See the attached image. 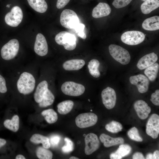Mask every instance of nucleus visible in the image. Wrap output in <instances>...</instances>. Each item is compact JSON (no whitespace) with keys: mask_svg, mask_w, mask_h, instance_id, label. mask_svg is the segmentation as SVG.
Returning <instances> with one entry per match:
<instances>
[{"mask_svg":"<svg viewBox=\"0 0 159 159\" xmlns=\"http://www.w3.org/2000/svg\"><path fill=\"white\" fill-rule=\"evenodd\" d=\"M97 116L92 112L83 113L78 115L76 118L75 122L77 126L81 128L93 126L97 123Z\"/></svg>","mask_w":159,"mask_h":159,"instance_id":"nucleus-9","label":"nucleus"},{"mask_svg":"<svg viewBox=\"0 0 159 159\" xmlns=\"http://www.w3.org/2000/svg\"><path fill=\"white\" fill-rule=\"evenodd\" d=\"M19 48V43L18 40L12 39L4 44L1 48V58L7 62L11 68L19 65L15 59L18 55Z\"/></svg>","mask_w":159,"mask_h":159,"instance_id":"nucleus-2","label":"nucleus"},{"mask_svg":"<svg viewBox=\"0 0 159 159\" xmlns=\"http://www.w3.org/2000/svg\"><path fill=\"white\" fill-rule=\"evenodd\" d=\"M102 102L105 107L108 109H111L115 107L116 100V95L115 90L108 87L101 92Z\"/></svg>","mask_w":159,"mask_h":159,"instance_id":"nucleus-12","label":"nucleus"},{"mask_svg":"<svg viewBox=\"0 0 159 159\" xmlns=\"http://www.w3.org/2000/svg\"><path fill=\"white\" fill-rule=\"evenodd\" d=\"M6 7L7 8H9L10 7V5L9 4H7L6 6Z\"/></svg>","mask_w":159,"mask_h":159,"instance_id":"nucleus-48","label":"nucleus"},{"mask_svg":"<svg viewBox=\"0 0 159 159\" xmlns=\"http://www.w3.org/2000/svg\"><path fill=\"white\" fill-rule=\"evenodd\" d=\"M130 83L135 85L138 92L142 93L146 92L149 89V81L148 78L142 74L131 76L129 79Z\"/></svg>","mask_w":159,"mask_h":159,"instance_id":"nucleus-13","label":"nucleus"},{"mask_svg":"<svg viewBox=\"0 0 159 159\" xmlns=\"http://www.w3.org/2000/svg\"><path fill=\"white\" fill-rule=\"evenodd\" d=\"M6 141L4 139L0 138V148L6 144Z\"/></svg>","mask_w":159,"mask_h":159,"instance_id":"nucleus-44","label":"nucleus"},{"mask_svg":"<svg viewBox=\"0 0 159 159\" xmlns=\"http://www.w3.org/2000/svg\"><path fill=\"white\" fill-rule=\"evenodd\" d=\"M85 28V25L84 24L79 23L74 29L78 36L83 39H85L87 37L84 31Z\"/></svg>","mask_w":159,"mask_h":159,"instance_id":"nucleus-37","label":"nucleus"},{"mask_svg":"<svg viewBox=\"0 0 159 159\" xmlns=\"http://www.w3.org/2000/svg\"><path fill=\"white\" fill-rule=\"evenodd\" d=\"M134 107L138 117L142 120L147 118L151 111V108L142 100L136 101L134 104Z\"/></svg>","mask_w":159,"mask_h":159,"instance_id":"nucleus-16","label":"nucleus"},{"mask_svg":"<svg viewBox=\"0 0 159 159\" xmlns=\"http://www.w3.org/2000/svg\"><path fill=\"white\" fill-rule=\"evenodd\" d=\"M132 0H114L112 5L115 8L119 9L124 7L129 4Z\"/></svg>","mask_w":159,"mask_h":159,"instance_id":"nucleus-38","label":"nucleus"},{"mask_svg":"<svg viewBox=\"0 0 159 159\" xmlns=\"http://www.w3.org/2000/svg\"><path fill=\"white\" fill-rule=\"evenodd\" d=\"M60 137L58 135H54L51 137L49 140L50 144L53 147L57 146L60 140Z\"/></svg>","mask_w":159,"mask_h":159,"instance_id":"nucleus-40","label":"nucleus"},{"mask_svg":"<svg viewBox=\"0 0 159 159\" xmlns=\"http://www.w3.org/2000/svg\"><path fill=\"white\" fill-rule=\"evenodd\" d=\"M147 135L153 139L157 138L159 134V116L156 114H152L147 122L146 128Z\"/></svg>","mask_w":159,"mask_h":159,"instance_id":"nucleus-11","label":"nucleus"},{"mask_svg":"<svg viewBox=\"0 0 159 159\" xmlns=\"http://www.w3.org/2000/svg\"><path fill=\"white\" fill-rule=\"evenodd\" d=\"M55 40L58 44L63 45L67 50L74 49L76 47V39L74 35L67 31H62L57 34Z\"/></svg>","mask_w":159,"mask_h":159,"instance_id":"nucleus-4","label":"nucleus"},{"mask_svg":"<svg viewBox=\"0 0 159 159\" xmlns=\"http://www.w3.org/2000/svg\"><path fill=\"white\" fill-rule=\"evenodd\" d=\"M99 138L101 141L103 143L104 146L107 148L123 144L124 142V139L122 137L112 138L104 133L102 134Z\"/></svg>","mask_w":159,"mask_h":159,"instance_id":"nucleus-19","label":"nucleus"},{"mask_svg":"<svg viewBox=\"0 0 159 159\" xmlns=\"http://www.w3.org/2000/svg\"><path fill=\"white\" fill-rule=\"evenodd\" d=\"M70 0H57L56 6L57 8L61 9L64 8L69 2Z\"/></svg>","mask_w":159,"mask_h":159,"instance_id":"nucleus-41","label":"nucleus"},{"mask_svg":"<svg viewBox=\"0 0 159 159\" xmlns=\"http://www.w3.org/2000/svg\"><path fill=\"white\" fill-rule=\"evenodd\" d=\"M159 7V0H146L141 4L140 9L144 14H148Z\"/></svg>","mask_w":159,"mask_h":159,"instance_id":"nucleus-23","label":"nucleus"},{"mask_svg":"<svg viewBox=\"0 0 159 159\" xmlns=\"http://www.w3.org/2000/svg\"><path fill=\"white\" fill-rule=\"evenodd\" d=\"M36 155L40 159H51L53 156L52 153L51 151L42 147L38 148L36 150Z\"/></svg>","mask_w":159,"mask_h":159,"instance_id":"nucleus-32","label":"nucleus"},{"mask_svg":"<svg viewBox=\"0 0 159 159\" xmlns=\"http://www.w3.org/2000/svg\"><path fill=\"white\" fill-rule=\"evenodd\" d=\"M108 49L110 54L117 61L123 65L127 64L130 62V56L125 49L115 44L110 45Z\"/></svg>","mask_w":159,"mask_h":159,"instance_id":"nucleus-3","label":"nucleus"},{"mask_svg":"<svg viewBox=\"0 0 159 159\" xmlns=\"http://www.w3.org/2000/svg\"><path fill=\"white\" fill-rule=\"evenodd\" d=\"M34 49L38 55L43 57L48 53V48L47 40L44 36L41 33L38 34L36 37Z\"/></svg>","mask_w":159,"mask_h":159,"instance_id":"nucleus-15","label":"nucleus"},{"mask_svg":"<svg viewBox=\"0 0 159 159\" xmlns=\"http://www.w3.org/2000/svg\"><path fill=\"white\" fill-rule=\"evenodd\" d=\"M85 64L84 60L74 59L66 61L63 63L62 67L66 70H77L81 69Z\"/></svg>","mask_w":159,"mask_h":159,"instance_id":"nucleus-20","label":"nucleus"},{"mask_svg":"<svg viewBox=\"0 0 159 159\" xmlns=\"http://www.w3.org/2000/svg\"><path fill=\"white\" fill-rule=\"evenodd\" d=\"M142 0L143 1H145L146 0Z\"/></svg>","mask_w":159,"mask_h":159,"instance_id":"nucleus-49","label":"nucleus"},{"mask_svg":"<svg viewBox=\"0 0 159 159\" xmlns=\"http://www.w3.org/2000/svg\"><path fill=\"white\" fill-rule=\"evenodd\" d=\"M145 34L138 31H130L124 32L121 37V39L124 43L130 45L138 44L144 40Z\"/></svg>","mask_w":159,"mask_h":159,"instance_id":"nucleus-6","label":"nucleus"},{"mask_svg":"<svg viewBox=\"0 0 159 159\" xmlns=\"http://www.w3.org/2000/svg\"><path fill=\"white\" fill-rule=\"evenodd\" d=\"M133 159H145L143 154L140 152H137L135 153L132 156Z\"/></svg>","mask_w":159,"mask_h":159,"instance_id":"nucleus-42","label":"nucleus"},{"mask_svg":"<svg viewBox=\"0 0 159 159\" xmlns=\"http://www.w3.org/2000/svg\"><path fill=\"white\" fill-rule=\"evenodd\" d=\"M38 64L32 62L25 66L11 67L8 79L11 90L24 96L34 92L39 78Z\"/></svg>","mask_w":159,"mask_h":159,"instance_id":"nucleus-1","label":"nucleus"},{"mask_svg":"<svg viewBox=\"0 0 159 159\" xmlns=\"http://www.w3.org/2000/svg\"><path fill=\"white\" fill-rule=\"evenodd\" d=\"M19 118L17 115L14 116L11 120L6 119L4 122V127L14 132H17L19 128Z\"/></svg>","mask_w":159,"mask_h":159,"instance_id":"nucleus-27","label":"nucleus"},{"mask_svg":"<svg viewBox=\"0 0 159 159\" xmlns=\"http://www.w3.org/2000/svg\"><path fill=\"white\" fill-rule=\"evenodd\" d=\"M64 145L62 148V151L66 153H70L74 149V144L73 142L69 138H66L64 139Z\"/></svg>","mask_w":159,"mask_h":159,"instance_id":"nucleus-36","label":"nucleus"},{"mask_svg":"<svg viewBox=\"0 0 159 159\" xmlns=\"http://www.w3.org/2000/svg\"><path fill=\"white\" fill-rule=\"evenodd\" d=\"M85 142V152L87 155L92 154L99 147L100 141L97 136L94 133H90L86 135Z\"/></svg>","mask_w":159,"mask_h":159,"instance_id":"nucleus-14","label":"nucleus"},{"mask_svg":"<svg viewBox=\"0 0 159 159\" xmlns=\"http://www.w3.org/2000/svg\"><path fill=\"white\" fill-rule=\"evenodd\" d=\"M127 134L129 138L133 140L138 142H142L143 140L140 135L138 130L135 127L130 129L128 131Z\"/></svg>","mask_w":159,"mask_h":159,"instance_id":"nucleus-34","label":"nucleus"},{"mask_svg":"<svg viewBox=\"0 0 159 159\" xmlns=\"http://www.w3.org/2000/svg\"><path fill=\"white\" fill-rule=\"evenodd\" d=\"M69 159H79V158L75 156H72V157H70L69 158Z\"/></svg>","mask_w":159,"mask_h":159,"instance_id":"nucleus-47","label":"nucleus"},{"mask_svg":"<svg viewBox=\"0 0 159 159\" xmlns=\"http://www.w3.org/2000/svg\"><path fill=\"white\" fill-rule=\"evenodd\" d=\"M106 129L112 133H117L121 131L122 129V124L119 122L113 120L105 126Z\"/></svg>","mask_w":159,"mask_h":159,"instance_id":"nucleus-33","label":"nucleus"},{"mask_svg":"<svg viewBox=\"0 0 159 159\" xmlns=\"http://www.w3.org/2000/svg\"><path fill=\"white\" fill-rule=\"evenodd\" d=\"M111 11V8L107 4L100 2L93 8L92 14L94 18H99L108 16Z\"/></svg>","mask_w":159,"mask_h":159,"instance_id":"nucleus-17","label":"nucleus"},{"mask_svg":"<svg viewBox=\"0 0 159 159\" xmlns=\"http://www.w3.org/2000/svg\"><path fill=\"white\" fill-rule=\"evenodd\" d=\"M30 141L34 143L42 144L43 147L47 149L50 146L49 138L39 134H34L30 138Z\"/></svg>","mask_w":159,"mask_h":159,"instance_id":"nucleus-30","label":"nucleus"},{"mask_svg":"<svg viewBox=\"0 0 159 159\" xmlns=\"http://www.w3.org/2000/svg\"><path fill=\"white\" fill-rule=\"evenodd\" d=\"M55 99L54 95L50 89L48 90L44 93L42 101L38 104L40 107H45L51 105Z\"/></svg>","mask_w":159,"mask_h":159,"instance_id":"nucleus-26","label":"nucleus"},{"mask_svg":"<svg viewBox=\"0 0 159 159\" xmlns=\"http://www.w3.org/2000/svg\"><path fill=\"white\" fill-rule=\"evenodd\" d=\"M143 28L145 30L153 31L159 29V16H155L145 19L142 24Z\"/></svg>","mask_w":159,"mask_h":159,"instance_id":"nucleus-21","label":"nucleus"},{"mask_svg":"<svg viewBox=\"0 0 159 159\" xmlns=\"http://www.w3.org/2000/svg\"><path fill=\"white\" fill-rule=\"evenodd\" d=\"M60 21L63 26L68 29H74L80 23L77 14L69 9H65L62 11L60 14Z\"/></svg>","mask_w":159,"mask_h":159,"instance_id":"nucleus-5","label":"nucleus"},{"mask_svg":"<svg viewBox=\"0 0 159 159\" xmlns=\"http://www.w3.org/2000/svg\"><path fill=\"white\" fill-rule=\"evenodd\" d=\"M100 65L99 61L97 59L91 60L88 64V68L90 74L95 78H98L100 75L98 68Z\"/></svg>","mask_w":159,"mask_h":159,"instance_id":"nucleus-29","label":"nucleus"},{"mask_svg":"<svg viewBox=\"0 0 159 159\" xmlns=\"http://www.w3.org/2000/svg\"><path fill=\"white\" fill-rule=\"evenodd\" d=\"M61 89L64 94L72 96H79L84 92L85 90L83 85L72 81L64 82Z\"/></svg>","mask_w":159,"mask_h":159,"instance_id":"nucleus-8","label":"nucleus"},{"mask_svg":"<svg viewBox=\"0 0 159 159\" xmlns=\"http://www.w3.org/2000/svg\"><path fill=\"white\" fill-rule=\"evenodd\" d=\"M154 159H159V151L158 150L155 151L153 154Z\"/></svg>","mask_w":159,"mask_h":159,"instance_id":"nucleus-43","label":"nucleus"},{"mask_svg":"<svg viewBox=\"0 0 159 159\" xmlns=\"http://www.w3.org/2000/svg\"><path fill=\"white\" fill-rule=\"evenodd\" d=\"M41 114L44 117L47 122L50 124L56 122L58 119L56 112L52 109H49L43 110Z\"/></svg>","mask_w":159,"mask_h":159,"instance_id":"nucleus-31","label":"nucleus"},{"mask_svg":"<svg viewBox=\"0 0 159 159\" xmlns=\"http://www.w3.org/2000/svg\"><path fill=\"white\" fill-rule=\"evenodd\" d=\"M16 159H25L26 158L23 155H17L16 157Z\"/></svg>","mask_w":159,"mask_h":159,"instance_id":"nucleus-46","label":"nucleus"},{"mask_svg":"<svg viewBox=\"0 0 159 159\" xmlns=\"http://www.w3.org/2000/svg\"><path fill=\"white\" fill-rule=\"evenodd\" d=\"M74 105V102L71 100H67L62 102L57 105L58 112L62 115L66 114L71 110Z\"/></svg>","mask_w":159,"mask_h":159,"instance_id":"nucleus-28","label":"nucleus"},{"mask_svg":"<svg viewBox=\"0 0 159 159\" xmlns=\"http://www.w3.org/2000/svg\"><path fill=\"white\" fill-rule=\"evenodd\" d=\"M30 6L36 11L43 13L47 10L48 6L44 0H27Z\"/></svg>","mask_w":159,"mask_h":159,"instance_id":"nucleus-24","label":"nucleus"},{"mask_svg":"<svg viewBox=\"0 0 159 159\" xmlns=\"http://www.w3.org/2000/svg\"><path fill=\"white\" fill-rule=\"evenodd\" d=\"M150 101L154 105H159V90H156L151 96Z\"/></svg>","mask_w":159,"mask_h":159,"instance_id":"nucleus-39","label":"nucleus"},{"mask_svg":"<svg viewBox=\"0 0 159 159\" xmlns=\"http://www.w3.org/2000/svg\"><path fill=\"white\" fill-rule=\"evenodd\" d=\"M146 158L147 159H154L153 154L148 153L146 156Z\"/></svg>","mask_w":159,"mask_h":159,"instance_id":"nucleus-45","label":"nucleus"},{"mask_svg":"<svg viewBox=\"0 0 159 159\" xmlns=\"http://www.w3.org/2000/svg\"><path fill=\"white\" fill-rule=\"evenodd\" d=\"M159 69V64L155 62L152 65L145 68L144 74L149 80L153 81L157 77Z\"/></svg>","mask_w":159,"mask_h":159,"instance_id":"nucleus-25","label":"nucleus"},{"mask_svg":"<svg viewBox=\"0 0 159 159\" xmlns=\"http://www.w3.org/2000/svg\"><path fill=\"white\" fill-rule=\"evenodd\" d=\"M10 90L8 79H6L0 73V93H6Z\"/></svg>","mask_w":159,"mask_h":159,"instance_id":"nucleus-35","label":"nucleus"},{"mask_svg":"<svg viewBox=\"0 0 159 159\" xmlns=\"http://www.w3.org/2000/svg\"><path fill=\"white\" fill-rule=\"evenodd\" d=\"M131 150L132 148L129 145L121 144L116 151L110 154V158L111 159H121L129 155Z\"/></svg>","mask_w":159,"mask_h":159,"instance_id":"nucleus-22","label":"nucleus"},{"mask_svg":"<svg viewBox=\"0 0 159 159\" xmlns=\"http://www.w3.org/2000/svg\"><path fill=\"white\" fill-rule=\"evenodd\" d=\"M23 18V14L21 9L19 6H15L5 15L4 21L8 25L15 27L21 23Z\"/></svg>","mask_w":159,"mask_h":159,"instance_id":"nucleus-7","label":"nucleus"},{"mask_svg":"<svg viewBox=\"0 0 159 159\" xmlns=\"http://www.w3.org/2000/svg\"><path fill=\"white\" fill-rule=\"evenodd\" d=\"M39 77L34 92V98L35 102L39 103L42 100L43 95L45 92L49 88V82L44 77L42 72Z\"/></svg>","mask_w":159,"mask_h":159,"instance_id":"nucleus-10","label":"nucleus"},{"mask_svg":"<svg viewBox=\"0 0 159 159\" xmlns=\"http://www.w3.org/2000/svg\"><path fill=\"white\" fill-rule=\"evenodd\" d=\"M158 59V56L154 52L147 54L139 60L137 66L140 70L144 69L155 63Z\"/></svg>","mask_w":159,"mask_h":159,"instance_id":"nucleus-18","label":"nucleus"}]
</instances>
